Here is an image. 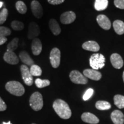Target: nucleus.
<instances>
[{
  "label": "nucleus",
  "mask_w": 124,
  "mask_h": 124,
  "mask_svg": "<svg viewBox=\"0 0 124 124\" xmlns=\"http://www.w3.org/2000/svg\"><path fill=\"white\" fill-rule=\"evenodd\" d=\"M53 108L56 114L62 119L67 120L71 117V110L69 105L64 101L58 99L53 103Z\"/></svg>",
  "instance_id": "f257e3e1"
},
{
  "label": "nucleus",
  "mask_w": 124,
  "mask_h": 124,
  "mask_svg": "<svg viewBox=\"0 0 124 124\" xmlns=\"http://www.w3.org/2000/svg\"><path fill=\"white\" fill-rule=\"evenodd\" d=\"M5 89L12 95L18 97L22 96L25 93L24 86L21 83L17 81L8 82L5 85Z\"/></svg>",
  "instance_id": "f03ea898"
},
{
  "label": "nucleus",
  "mask_w": 124,
  "mask_h": 124,
  "mask_svg": "<svg viewBox=\"0 0 124 124\" xmlns=\"http://www.w3.org/2000/svg\"><path fill=\"white\" fill-rule=\"evenodd\" d=\"M89 61L92 69L95 70L102 69L105 64V58L101 54H94L91 56Z\"/></svg>",
  "instance_id": "7ed1b4c3"
},
{
  "label": "nucleus",
  "mask_w": 124,
  "mask_h": 124,
  "mask_svg": "<svg viewBox=\"0 0 124 124\" xmlns=\"http://www.w3.org/2000/svg\"><path fill=\"white\" fill-rule=\"evenodd\" d=\"M29 104L35 111H39L43 106L42 95L39 92H35L32 94L29 99Z\"/></svg>",
  "instance_id": "20e7f679"
},
{
  "label": "nucleus",
  "mask_w": 124,
  "mask_h": 124,
  "mask_svg": "<svg viewBox=\"0 0 124 124\" xmlns=\"http://www.w3.org/2000/svg\"><path fill=\"white\" fill-rule=\"evenodd\" d=\"M70 78L71 82L75 84H87L88 82L87 78L77 70L72 71L70 74Z\"/></svg>",
  "instance_id": "39448f33"
},
{
  "label": "nucleus",
  "mask_w": 124,
  "mask_h": 124,
  "mask_svg": "<svg viewBox=\"0 0 124 124\" xmlns=\"http://www.w3.org/2000/svg\"><path fill=\"white\" fill-rule=\"evenodd\" d=\"M60 51L58 48H54L50 52L49 60L52 67L56 69L59 66L60 63Z\"/></svg>",
  "instance_id": "423d86ee"
},
{
  "label": "nucleus",
  "mask_w": 124,
  "mask_h": 124,
  "mask_svg": "<svg viewBox=\"0 0 124 124\" xmlns=\"http://www.w3.org/2000/svg\"><path fill=\"white\" fill-rule=\"evenodd\" d=\"M20 70H21L22 78L24 83L29 86H32L33 83V76L31 75L29 68L26 65L23 64L21 66Z\"/></svg>",
  "instance_id": "0eeeda50"
},
{
  "label": "nucleus",
  "mask_w": 124,
  "mask_h": 124,
  "mask_svg": "<svg viewBox=\"0 0 124 124\" xmlns=\"http://www.w3.org/2000/svg\"><path fill=\"white\" fill-rule=\"evenodd\" d=\"M31 9L34 16L37 18H41L43 15V9L41 4L36 0H33L31 4Z\"/></svg>",
  "instance_id": "6e6552de"
},
{
  "label": "nucleus",
  "mask_w": 124,
  "mask_h": 124,
  "mask_svg": "<svg viewBox=\"0 0 124 124\" xmlns=\"http://www.w3.org/2000/svg\"><path fill=\"white\" fill-rule=\"evenodd\" d=\"M76 18V15L74 12L68 11L64 12L60 16V20L62 24H70L73 23Z\"/></svg>",
  "instance_id": "1a4fd4ad"
},
{
  "label": "nucleus",
  "mask_w": 124,
  "mask_h": 124,
  "mask_svg": "<svg viewBox=\"0 0 124 124\" xmlns=\"http://www.w3.org/2000/svg\"><path fill=\"white\" fill-rule=\"evenodd\" d=\"M97 21L99 25L105 30H108L111 28V22L106 16L100 15L97 16Z\"/></svg>",
  "instance_id": "9d476101"
},
{
  "label": "nucleus",
  "mask_w": 124,
  "mask_h": 124,
  "mask_svg": "<svg viewBox=\"0 0 124 124\" xmlns=\"http://www.w3.org/2000/svg\"><path fill=\"white\" fill-rule=\"evenodd\" d=\"M85 77L94 80H99L101 79L102 74L98 71L94 69H86L83 71Z\"/></svg>",
  "instance_id": "9b49d317"
},
{
  "label": "nucleus",
  "mask_w": 124,
  "mask_h": 124,
  "mask_svg": "<svg viewBox=\"0 0 124 124\" xmlns=\"http://www.w3.org/2000/svg\"><path fill=\"white\" fill-rule=\"evenodd\" d=\"M40 33V28L38 24L34 22L31 23L29 26L28 34L29 39H34L36 38V37L39 35Z\"/></svg>",
  "instance_id": "f8f14e48"
},
{
  "label": "nucleus",
  "mask_w": 124,
  "mask_h": 124,
  "mask_svg": "<svg viewBox=\"0 0 124 124\" xmlns=\"http://www.w3.org/2000/svg\"><path fill=\"white\" fill-rule=\"evenodd\" d=\"M110 62L113 67L116 69H121L124 65V61L122 57L117 53L113 54L111 55Z\"/></svg>",
  "instance_id": "ddd939ff"
},
{
  "label": "nucleus",
  "mask_w": 124,
  "mask_h": 124,
  "mask_svg": "<svg viewBox=\"0 0 124 124\" xmlns=\"http://www.w3.org/2000/svg\"><path fill=\"white\" fill-rule=\"evenodd\" d=\"M4 60L8 64L15 65L19 62L17 56L12 51H7L4 55Z\"/></svg>",
  "instance_id": "4468645a"
},
{
  "label": "nucleus",
  "mask_w": 124,
  "mask_h": 124,
  "mask_svg": "<svg viewBox=\"0 0 124 124\" xmlns=\"http://www.w3.org/2000/svg\"><path fill=\"white\" fill-rule=\"evenodd\" d=\"M81 118L83 122L90 124H97L100 122L98 118L92 113L89 112L83 113L81 116Z\"/></svg>",
  "instance_id": "2eb2a0df"
},
{
  "label": "nucleus",
  "mask_w": 124,
  "mask_h": 124,
  "mask_svg": "<svg viewBox=\"0 0 124 124\" xmlns=\"http://www.w3.org/2000/svg\"><path fill=\"white\" fill-rule=\"evenodd\" d=\"M31 49L34 55H40L42 51V44L39 39L35 38L33 39L31 44Z\"/></svg>",
  "instance_id": "dca6fc26"
},
{
  "label": "nucleus",
  "mask_w": 124,
  "mask_h": 124,
  "mask_svg": "<svg viewBox=\"0 0 124 124\" xmlns=\"http://www.w3.org/2000/svg\"><path fill=\"white\" fill-rule=\"evenodd\" d=\"M111 119L114 124H123L124 122V116L120 110L113 111L111 114Z\"/></svg>",
  "instance_id": "f3484780"
},
{
  "label": "nucleus",
  "mask_w": 124,
  "mask_h": 124,
  "mask_svg": "<svg viewBox=\"0 0 124 124\" xmlns=\"http://www.w3.org/2000/svg\"><path fill=\"white\" fill-rule=\"evenodd\" d=\"M82 48L85 50L92 51V52H98L100 49L99 44L95 41H87L82 44Z\"/></svg>",
  "instance_id": "a211bd4d"
},
{
  "label": "nucleus",
  "mask_w": 124,
  "mask_h": 124,
  "mask_svg": "<svg viewBox=\"0 0 124 124\" xmlns=\"http://www.w3.org/2000/svg\"><path fill=\"white\" fill-rule=\"evenodd\" d=\"M19 58L23 63H24L25 64L27 65V66H32L35 63L33 60L31 58L28 53L25 51H23L20 52L19 54Z\"/></svg>",
  "instance_id": "6ab92c4d"
},
{
  "label": "nucleus",
  "mask_w": 124,
  "mask_h": 124,
  "mask_svg": "<svg viewBox=\"0 0 124 124\" xmlns=\"http://www.w3.org/2000/svg\"><path fill=\"white\" fill-rule=\"evenodd\" d=\"M49 27L54 35H59L61 32V28L55 19H51L49 21Z\"/></svg>",
  "instance_id": "aec40b11"
},
{
  "label": "nucleus",
  "mask_w": 124,
  "mask_h": 124,
  "mask_svg": "<svg viewBox=\"0 0 124 124\" xmlns=\"http://www.w3.org/2000/svg\"><path fill=\"white\" fill-rule=\"evenodd\" d=\"M113 28L116 33L119 35H123L124 33V23L121 20H116L113 22Z\"/></svg>",
  "instance_id": "412c9836"
},
{
  "label": "nucleus",
  "mask_w": 124,
  "mask_h": 124,
  "mask_svg": "<svg viewBox=\"0 0 124 124\" xmlns=\"http://www.w3.org/2000/svg\"><path fill=\"white\" fill-rule=\"evenodd\" d=\"M108 4V0H95L94 3V8L97 11H102L107 8Z\"/></svg>",
  "instance_id": "4be33fe9"
},
{
  "label": "nucleus",
  "mask_w": 124,
  "mask_h": 124,
  "mask_svg": "<svg viewBox=\"0 0 124 124\" xmlns=\"http://www.w3.org/2000/svg\"><path fill=\"white\" fill-rule=\"evenodd\" d=\"M95 107L100 110H106L111 108V105L109 102L105 101H98L96 102Z\"/></svg>",
  "instance_id": "5701e85b"
},
{
  "label": "nucleus",
  "mask_w": 124,
  "mask_h": 124,
  "mask_svg": "<svg viewBox=\"0 0 124 124\" xmlns=\"http://www.w3.org/2000/svg\"><path fill=\"white\" fill-rule=\"evenodd\" d=\"M114 104L119 108H124V96L121 95H116L114 97Z\"/></svg>",
  "instance_id": "b1692460"
},
{
  "label": "nucleus",
  "mask_w": 124,
  "mask_h": 124,
  "mask_svg": "<svg viewBox=\"0 0 124 124\" xmlns=\"http://www.w3.org/2000/svg\"><path fill=\"white\" fill-rule=\"evenodd\" d=\"M29 71H30L31 75L34 77H39L42 74V70L41 68L38 65L35 64L31 66Z\"/></svg>",
  "instance_id": "393cba45"
},
{
  "label": "nucleus",
  "mask_w": 124,
  "mask_h": 124,
  "mask_svg": "<svg viewBox=\"0 0 124 124\" xmlns=\"http://www.w3.org/2000/svg\"><path fill=\"white\" fill-rule=\"evenodd\" d=\"M16 8L17 10L21 14H25L27 11V8L24 2L18 1L16 4Z\"/></svg>",
  "instance_id": "a878e982"
},
{
  "label": "nucleus",
  "mask_w": 124,
  "mask_h": 124,
  "mask_svg": "<svg viewBox=\"0 0 124 124\" xmlns=\"http://www.w3.org/2000/svg\"><path fill=\"white\" fill-rule=\"evenodd\" d=\"M35 85L38 88L41 89L45 87L48 86L50 85V81L48 79H41L40 78H38L35 80Z\"/></svg>",
  "instance_id": "bb28decb"
},
{
  "label": "nucleus",
  "mask_w": 124,
  "mask_h": 124,
  "mask_svg": "<svg viewBox=\"0 0 124 124\" xmlns=\"http://www.w3.org/2000/svg\"><path fill=\"white\" fill-rule=\"evenodd\" d=\"M18 39L16 38H14L7 46V51H12L13 52L14 51L17 49L18 47Z\"/></svg>",
  "instance_id": "cd10ccee"
},
{
  "label": "nucleus",
  "mask_w": 124,
  "mask_h": 124,
  "mask_svg": "<svg viewBox=\"0 0 124 124\" xmlns=\"http://www.w3.org/2000/svg\"><path fill=\"white\" fill-rule=\"evenodd\" d=\"M11 27L15 31H22L24 28V25L19 21H13L11 23Z\"/></svg>",
  "instance_id": "c85d7f7f"
},
{
  "label": "nucleus",
  "mask_w": 124,
  "mask_h": 124,
  "mask_svg": "<svg viewBox=\"0 0 124 124\" xmlns=\"http://www.w3.org/2000/svg\"><path fill=\"white\" fill-rule=\"evenodd\" d=\"M8 16V10L7 8H4L0 12V25L3 24L5 22Z\"/></svg>",
  "instance_id": "c756f323"
},
{
  "label": "nucleus",
  "mask_w": 124,
  "mask_h": 124,
  "mask_svg": "<svg viewBox=\"0 0 124 124\" xmlns=\"http://www.w3.org/2000/svg\"><path fill=\"white\" fill-rule=\"evenodd\" d=\"M11 34V31L8 28L0 27V37H6Z\"/></svg>",
  "instance_id": "7c9ffc66"
},
{
  "label": "nucleus",
  "mask_w": 124,
  "mask_h": 124,
  "mask_svg": "<svg viewBox=\"0 0 124 124\" xmlns=\"http://www.w3.org/2000/svg\"><path fill=\"white\" fill-rule=\"evenodd\" d=\"M93 93H94V90L93 89H89L88 90H87L84 94V95L83 96V100L87 101L88 100H89L91 97V96L93 95Z\"/></svg>",
  "instance_id": "2f4dec72"
},
{
  "label": "nucleus",
  "mask_w": 124,
  "mask_h": 124,
  "mask_svg": "<svg viewBox=\"0 0 124 124\" xmlns=\"http://www.w3.org/2000/svg\"><path fill=\"white\" fill-rule=\"evenodd\" d=\"M114 4L117 8L124 9V0H114Z\"/></svg>",
  "instance_id": "473e14b6"
},
{
  "label": "nucleus",
  "mask_w": 124,
  "mask_h": 124,
  "mask_svg": "<svg viewBox=\"0 0 124 124\" xmlns=\"http://www.w3.org/2000/svg\"><path fill=\"white\" fill-rule=\"evenodd\" d=\"M48 2L51 5H59L64 2L65 0H47Z\"/></svg>",
  "instance_id": "72a5a7b5"
},
{
  "label": "nucleus",
  "mask_w": 124,
  "mask_h": 124,
  "mask_svg": "<svg viewBox=\"0 0 124 124\" xmlns=\"http://www.w3.org/2000/svg\"><path fill=\"white\" fill-rule=\"evenodd\" d=\"M6 109H7V105L2 99L0 97V111H5Z\"/></svg>",
  "instance_id": "f704fd0d"
},
{
  "label": "nucleus",
  "mask_w": 124,
  "mask_h": 124,
  "mask_svg": "<svg viewBox=\"0 0 124 124\" xmlns=\"http://www.w3.org/2000/svg\"><path fill=\"white\" fill-rule=\"evenodd\" d=\"M7 38L6 37H0V46L4 44L7 41Z\"/></svg>",
  "instance_id": "c9c22d12"
},
{
  "label": "nucleus",
  "mask_w": 124,
  "mask_h": 124,
  "mask_svg": "<svg viewBox=\"0 0 124 124\" xmlns=\"http://www.w3.org/2000/svg\"><path fill=\"white\" fill-rule=\"evenodd\" d=\"M2 124H12L10 121H9L8 122H3Z\"/></svg>",
  "instance_id": "e433bc0d"
},
{
  "label": "nucleus",
  "mask_w": 124,
  "mask_h": 124,
  "mask_svg": "<svg viewBox=\"0 0 124 124\" xmlns=\"http://www.w3.org/2000/svg\"><path fill=\"white\" fill-rule=\"evenodd\" d=\"M2 6H3V2H1V1H0V8H1Z\"/></svg>",
  "instance_id": "4c0bfd02"
},
{
  "label": "nucleus",
  "mask_w": 124,
  "mask_h": 124,
  "mask_svg": "<svg viewBox=\"0 0 124 124\" xmlns=\"http://www.w3.org/2000/svg\"><path fill=\"white\" fill-rule=\"evenodd\" d=\"M122 78H123V80H124V71L123 72V75H122Z\"/></svg>",
  "instance_id": "58836bf2"
},
{
  "label": "nucleus",
  "mask_w": 124,
  "mask_h": 124,
  "mask_svg": "<svg viewBox=\"0 0 124 124\" xmlns=\"http://www.w3.org/2000/svg\"></svg>",
  "instance_id": "ea45409f"
}]
</instances>
